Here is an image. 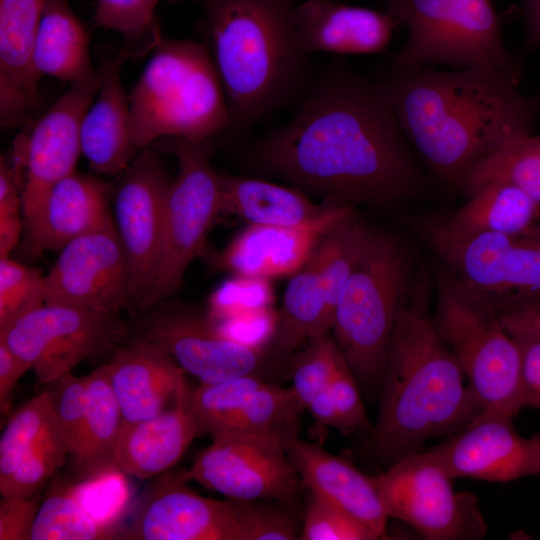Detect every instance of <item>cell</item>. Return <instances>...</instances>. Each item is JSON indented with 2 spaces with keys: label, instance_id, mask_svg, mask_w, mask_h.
<instances>
[{
  "label": "cell",
  "instance_id": "1",
  "mask_svg": "<svg viewBox=\"0 0 540 540\" xmlns=\"http://www.w3.org/2000/svg\"><path fill=\"white\" fill-rule=\"evenodd\" d=\"M408 142L378 83L334 63L295 116L260 138L250 157L261 170L325 200L384 207L423 187Z\"/></svg>",
  "mask_w": 540,
  "mask_h": 540
},
{
  "label": "cell",
  "instance_id": "2",
  "mask_svg": "<svg viewBox=\"0 0 540 540\" xmlns=\"http://www.w3.org/2000/svg\"><path fill=\"white\" fill-rule=\"evenodd\" d=\"M377 83L408 141L455 188L501 146L530 135L539 110L519 81L490 70L391 64Z\"/></svg>",
  "mask_w": 540,
  "mask_h": 540
},
{
  "label": "cell",
  "instance_id": "3",
  "mask_svg": "<svg viewBox=\"0 0 540 540\" xmlns=\"http://www.w3.org/2000/svg\"><path fill=\"white\" fill-rule=\"evenodd\" d=\"M425 294L421 289L402 305L380 382L370 432L375 457L387 467L419 452L431 438L454 434L483 410L437 333Z\"/></svg>",
  "mask_w": 540,
  "mask_h": 540
},
{
  "label": "cell",
  "instance_id": "4",
  "mask_svg": "<svg viewBox=\"0 0 540 540\" xmlns=\"http://www.w3.org/2000/svg\"><path fill=\"white\" fill-rule=\"evenodd\" d=\"M195 2L226 96L225 131H245L304 91L309 61L292 36L294 0Z\"/></svg>",
  "mask_w": 540,
  "mask_h": 540
},
{
  "label": "cell",
  "instance_id": "5",
  "mask_svg": "<svg viewBox=\"0 0 540 540\" xmlns=\"http://www.w3.org/2000/svg\"><path fill=\"white\" fill-rule=\"evenodd\" d=\"M138 150L166 137L209 140L228 126V106L204 43L162 39L128 94Z\"/></svg>",
  "mask_w": 540,
  "mask_h": 540
},
{
  "label": "cell",
  "instance_id": "6",
  "mask_svg": "<svg viewBox=\"0 0 540 540\" xmlns=\"http://www.w3.org/2000/svg\"><path fill=\"white\" fill-rule=\"evenodd\" d=\"M410 261L404 248L371 231L337 300L332 329L359 385L380 386L397 315L408 298Z\"/></svg>",
  "mask_w": 540,
  "mask_h": 540
},
{
  "label": "cell",
  "instance_id": "7",
  "mask_svg": "<svg viewBox=\"0 0 540 540\" xmlns=\"http://www.w3.org/2000/svg\"><path fill=\"white\" fill-rule=\"evenodd\" d=\"M432 320L483 409L514 418L525 407L521 357L499 313L444 269Z\"/></svg>",
  "mask_w": 540,
  "mask_h": 540
},
{
  "label": "cell",
  "instance_id": "8",
  "mask_svg": "<svg viewBox=\"0 0 540 540\" xmlns=\"http://www.w3.org/2000/svg\"><path fill=\"white\" fill-rule=\"evenodd\" d=\"M407 28L392 65H448L499 72L517 81L520 69L505 46L492 0H385Z\"/></svg>",
  "mask_w": 540,
  "mask_h": 540
},
{
  "label": "cell",
  "instance_id": "9",
  "mask_svg": "<svg viewBox=\"0 0 540 540\" xmlns=\"http://www.w3.org/2000/svg\"><path fill=\"white\" fill-rule=\"evenodd\" d=\"M152 145L175 156L178 172L168 193L154 280L138 310L166 301L179 289L213 222L223 213L221 174L211 164L209 140L166 137Z\"/></svg>",
  "mask_w": 540,
  "mask_h": 540
},
{
  "label": "cell",
  "instance_id": "10",
  "mask_svg": "<svg viewBox=\"0 0 540 540\" xmlns=\"http://www.w3.org/2000/svg\"><path fill=\"white\" fill-rule=\"evenodd\" d=\"M424 235L447 269L498 313L540 296V233L458 234L431 221Z\"/></svg>",
  "mask_w": 540,
  "mask_h": 540
},
{
  "label": "cell",
  "instance_id": "11",
  "mask_svg": "<svg viewBox=\"0 0 540 540\" xmlns=\"http://www.w3.org/2000/svg\"><path fill=\"white\" fill-rule=\"evenodd\" d=\"M126 335L116 313L47 303L0 329V341L43 385L113 349Z\"/></svg>",
  "mask_w": 540,
  "mask_h": 540
},
{
  "label": "cell",
  "instance_id": "12",
  "mask_svg": "<svg viewBox=\"0 0 540 540\" xmlns=\"http://www.w3.org/2000/svg\"><path fill=\"white\" fill-rule=\"evenodd\" d=\"M387 515L428 540H476L487 523L477 498L453 488L452 478L424 452L393 463L374 477Z\"/></svg>",
  "mask_w": 540,
  "mask_h": 540
},
{
  "label": "cell",
  "instance_id": "13",
  "mask_svg": "<svg viewBox=\"0 0 540 540\" xmlns=\"http://www.w3.org/2000/svg\"><path fill=\"white\" fill-rule=\"evenodd\" d=\"M99 85L98 71L89 79L72 83L15 138L10 164L21 186L24 227L50 190L75 171L82 153L81 123Z\"/></svg>",
  "mask_w": 540,
  "mask_h": 540
},
{
  "label": "cell",
  "instance_id": "14",
  "mask_svg": "<svg viewBox=\"0 0 540 540\" xmlns=\"http://www.w3.org/2000/svg\"><path fill=\"white\" fill-rule=\"evenodd\" d=\"M173 178L150 145L141 149L112 185L113 217L128 268L131 301L140 308L158 265Z\"/></svg>",
  "mask_w": 540,
  "mask_h": 540
},
{
  "label": "cell",
  "instance_id": "15",
  "mask_svg": "<svg viewBox=\"0 0 540 540\" xmlns=\"http://www.w3.org/2000/svg\"><path fill=\"white\" fill-rule=\"evenodd\" d=\"M139 311L135 338L161 346L202 384L257 374L264 364L262 348L226 336L196 310L161 302Z\"/></svg>",
  "mask_w": 540,
  "mask_h": 540
},
{
  "label": "cell",
  "instance_id": "16",
  "mask_svg": "<svg viewBox=\"0 0 540 540\" xmlns=\"http://www.w3.org/2000/svg\"><path fill=\"white\" fill-rule=\"evenodd\" d=\"M184 477L232 500L294 504L303 481L280 443L233 433L211 435Z\"/></svg>",
  "mask_w": 540,
  "mask_h": 540
},
{
  "label": "cell",
  "instance_id": "17",
  "mask_svg": "<svg viewBox=\"0 0 540 540\" xmlns=\"http://www.w3.org/2000/svg\"><path fill=\"white\" fill-rule=\"evenodd\" d=\"M45 303L116 313L133 306L125 253L116 229L65 245L44 276Z\"/></svg>",
  "mask_w": 540,
  "mask_h": 540
},
{
  "label": "cell",
  "instance_id": "18",
  "mask_svg": "<svg viewBox=\"0 0 540 540\" xmlns=\"http://www.w3.org/2000/svg\"><path fill=\"white\" fill-rule=\"evenodd\" d=\"M513 418L483 409L447 440L425 451L453 480L509 482L540 474V434L521 436Z\"/></svg>",
  "mask_w": 540,
  "mask_h": 540
},
{
  "label": "cell",
  "instance_id": "19",
  "mask_svg": "<svg viewBox=\"0 0 540 540\" xmlns=\"http://www.w3.org/2000/svg\"><path fill=\"white\" fill-rule=\"evenodd\" d=\"M183 472H165L144 496L120 539L244 540L228 499L206 498L191 489Z\"/></svg>",
  "mask_w": 540,
  "mask_h": 540
},
{
  "label": "cell",
  "instance_id": "20",
  "mask_svg": "<svg viewBox=\"0 0 540 540\" xmlns=\"http://www.w3.org/2000/svg\"><path fill=\"white\" fill-rule=\"evenodd\" d=\"M353 214L333 201L316 220L296 226L251 224L225 249L220 265L239 276L268 279L294 274L309 260L322 236Z\"/></svg>",
  "mask_w": 540,
  "mask_h": 540
},
{
  "label": "cell",
  "instance_id": "21",
  "mask_svg": "<svg viewBox=\"0 0 540 540\" xmlns=\"http://www.w3.org/2000/svg\"><path fill=\"white\" fill-rule=\"evenodd\" d=\"M112 185L94 175L74 171L48 193L25 225L33 253L61 250L78 237L115 228Z\"/></svg>",
  "mask_w": 540,
  "mask_h": 540
},
{
  "label": "cell",
  "instance_id": "22",
  "mask_svg": "<svg viewBox=\"0 0 540 540\" xmlns=\"http://www.w3.org/2000/svg\"><path fill=\"white\" fill-rule=\"evenodd\" d=\"M400 22L388 11L333 0H306L291 15L292 36L304 54H374L386 50Z\"/></svg>",
  "mask_w": 540,
  "mask_h": 540
},
{
  "label": "cell",
  "instance_id": "23",
  "mask_svg": "<svg viewBox=\"0 0 540 540\" xmlns=\"http://www.w3.org/2000/svg\"><path fill=\"white\" fill-rule=\"evenodd\" d=\"M44 0H0V125H26L39 106L34 64Z\"/></svg>",
  "mask_w": 540,
  "mask_h": 540
},
{
  "label": "cell",
  "instance_id": "24",
  "mask_svg": "<svg viewBox=\"0 0 540 540\" xmlns=\"http://www.w3.org/2000/svg\"><path fill=\"white\" fill-rule=\"evenodd\" d=\"M106 364L123 427L157 415L188 388L184 370L161 346L145 339L117 348Z\"/></svg>",
  "mask_w": 540,
  "mask_h": 540
},
{
  "label": "cell",
  "instance_id": "25",
  "mask_svg": "<svg viewBox=\"0 0 540 540\" xmlns=\"http://www.w3.org/2000/svg\"><path fill=\"white\" fill-rule=\"evenodd\" d=\"M288 456L311 494L337 507L363 525L374 537H382L389 516L374 477L348 460L299 436L286 446Z\"/></svg>",
  "mask_w": 540,
  "mask_h": 540
},
{
  "label": "cell",
  "instance_id": "26",
  "mask_svg": "<svg viewBox=\"0 0 540 540\" xmlns=\"http://www.w3.org/2000/svg\"><path fill=\"white\" fill-rule=\"evenodd\" d=\"M126 59L117 52L102 60L100 85L80 127L81 152L99 175L118 176L140 151L131 132L128 94L121 81Z\"/></svg>",
  "mask_w": 540,
  "mask_h": 540
},
{
  "label": "cell",
  "instance_id": "27",
  "mask_svg": "<svg viewBox=\"0 0 540 540\" xmlns=\"http://www.w3.org/2000/svg\"><path fill=\"white\" fill-rule=\"evenodd\" d=\"M187 388L157 415L122 428L114 467L123 474L149 479L169 471L201 432Z\"/></svg>",
  "mask_w": 540,
  "mask_h": 540
},
{
  "label": "cell",
  "instance_id": "28",
  "mask_svg": "<svg viewBox=\"0 0 540 540\" xmlns=\"http://www.w3.org/2000/svg\"><path fill=\"white\" fill-rule=\"evenodd\" d=\"M540 218V203L506 181L491 182L446 217L435 222L458 234H528Z\"/></svg>",
  "mask_w": 540,
  "mask_h": 540
},
{
  "label": "cell",
  "instance_id": "29",
  "mask_svg": "<svg viewBox=\"0 0 540 540\" xmlns=\"http://www.w3.org/2000/svg\"><path fill=\"white\" fill-rule=\"evenodd\" d=\"M88 375L87 410L77 450L70 456L76 482L116 470L115 453L123 415L110 383L107 364Z\"/></svg>",
  "mask_w": 540,
  "mask_h": 540
},
{
  "label": "cell",
  "instance_id": "30",
  "mask_svg": "<svg viewBox=\"0 0 540 540\" xmlns=\"http://www.w3.org/2000/svg\"><path fill=\"white\" fill-rule=\"evenodd\" d=\"M34 64L40 76L71 83L89 79L94 69L87 32L68 0H44L39 21Z\"/></svg>",
  "mask_w": 540,
  "mask_h": 540
},
{
  "label": "cell",
  "instance_id": "31",
  "mask_svg": "<svg viewBox=\"0 0 540 540\" xmlns=\"http://www.w3.org/2000/svg\"><path fill=\"white\" fill-rule=\"evenodd\" d=\"M223 213H234L255 225L296 226L319 218L332 200L321 205L299 190L240 176L221 174Z\"/></svg>",
  "mask_w": 540,
  "mask_h": 540
},
{
  "label": "cell",
  "instance_id": "32",
  "mask_svg": "<svg viewBox=\"0 0 540 540\" xmlns=\"http://www.w3.org/2000/svg\"><path fill=\"white\" fill-rule=\"evenodd\" d=\"M333 313L318 275L309 260L293 274L283 295L282 307L271 338V354L281 358L300 344L327 334Z\"/></svg>",
  "mask_w": 540,
  "mask_h": 540
},
{
  "label": "cell",
  "instance_id": "33",
  "mask_svg": "<svg viewBox=\"0 0 540 540\" xmlns=\"http://www.w3.org/2000/svg\"><path fill=\"white\" fill-rule=\"evenodd\" d=\"M303 410L291 387L283 388L265 381L243 400L222 429L213 434L251 436L280 443L286 448L298 436Z\"/></svg>",
  "mask_w": 540,
  "mask_h": 540
},
{
  "label": "cell",
  "instance_id": "34",
  "mask_svg": "<svg viewBox=\"0 0 540 540\" xmlns=\"http://www.w3.org/2000/svg\"><path fill=\"white\" fill-rule=\"evenodd\" d=\"M121 525L91 516L72 491V484L55 481L38 508L30 540L120 539Z\"/></svg>",
  "mask_w": 540,
  "mask_h": 540
},
{
  "label": "cell",
  "instance_id": "35",
  "mask_svg": "<svg viewBox=\"0 0 540 540\" xmlns=\"http://www.w3.org/2000/svg\"><path fill=\"white\" fill-rule=\"evenodd\" d=\"M58 435L63 434L47 388L7 419L0 438V484L10 478L25 458Z\"/></svg>",
  "mask_w": 540,
  "mask_h": 540
},
{
  "label": "cell",
  "instance_id": "36",
  "mask_svg": "<svg viewBox=\"0 0 540 540\" xmlns=\"http://www.w3.org/2000/svg\"><path fill=\"white\" fill-rule=\"evenodd\" d=\"M494 181L510 182L540 203V136L515 138L477 164L464 179L467 197Z\"/></svg>",
  "mask_w": 540,
  "mask_h": 540
},
{
  "label": "cell",
  "instance_id": "37",
  "mask_svg": "<svg viewBox=\"0 0 540 540\" xmlns=\"http://www.w3.org/2000/svg\"><path fill=\"white\" fill-rule=\"evenodd\" d=\"M160 0H98L94 14L97 26L116 31L122 44L118 52L137 59L153 51L162 39L155 10Z\"/></svg>",
  "mask_w": 540,
  "mask_h": 540
},
{
  "label": "cell",
  "instance_id": "38",
  "mask_svg": "<svg viewBox=\"0 0 540 540\" xmlns=\"http://www.w3.org/2000/svg\"><path fill=\"white\" fill-rule=\"evenodd\" d=\"M44 276L10 257L0 258V329L45 303Z\"/></svg>",
  "mask_w": 540,
  "mask_h": 540
},
{
  "label": "cell",
  "instance_id": "39",
  "mask_svg": "<svg viewBox=\"0 0 540 540\" xmlns=\"http://www.w3.org/2000/svg\"><path fill=\"white\" fill-rule=\"evenodd\" d=\"M307 343L291 373V388L304 409L316 395L329 387L344 359L334 339L327 334L312 338Z\"/></svg>",
  "mask_w": 540,
  "mask_h": 540
},
{
  "label": "cell",
  "instance_id": "40",
  "mask_svg": "<svg viewBox=\"0 0 540 540\" xmlns=\"http://www.w3.org/2000/svg\"><path fill=\"white\" fill-rule=\"evenodd\" d=\"M241 524L244 540H295L298 523L285 503L272 500H232Z\"/></svg>",
  "mask_w": 540,
  "mask_h": 540
},
{
  "label": "cell",
  "instance_id": "41",
  "mask_svg": "<svg viewBox=\"0 0 540 540\" xmlns=\"http://www.w3.org/2000/svg\"><path fill=\"white\" fill-rule=\"evenodd\" d=\"M88 375L69 372L48 388L58 425L69 449V457L80 443L87 410Z\"/></svg>",
  "mask_w": 540,
  "mask_h": 540
},
{
  "label": "cell",
  "instance_id": "42",
  "mask_svg": "<svg viewBox=\"0 0 540 540\" xmlns=\"http://www.w3.org/2000/svg\"><path fill=\"white\" fill-rule=\"evenodd\" d=\"M272 289L268 279L239 276L222 284L211 299L210 318L220 321L269 309Z\"/></svg>",
  "mask_w": 540,
  "mask_h": 540
},
{
  "label": "cell",
  "instance_id": "43",
  "mask_svg": "<svg viewBox=\"0 0 540 540\" xmlns=\"http://www.w3.org/2000/svg\"><path fill=\"white\" fill-rule=\"evenodd\" d=\"M302 540H374L375 537L352 517L311 494L307 504Z\"/></svg>",
  "mask_w": 540,
  "mask_h": 540
},
{
  "label": "cell",
  "instance_id": "44",
  "mask_svg": "<svg viewBox=\"0 0 540 540\" xmlns=\"http://www.w3.org/2000/svg\"><path fill=\"white\" fill-rule=\"evenodd\" d=\"M121 473L112 470L90 480L72 484V491L84 509L98 521L119 525L117 517L124 501Z\"/></svg>",
  "mask_w": 540,
  "mask_h": 540
},
{
  "label": "cell",
  "instance_id": "45",
  "mask_svg": "<svg viewBox=\"0 0 540 540\" xmlns=\"http://www.w3.org/2000/svg\"><path fill=\"white\" fill-rule=\"evenodd\" d=\"M359 383L343 359L329 390L338 413L340 430L372 429L359 391Z\"/></svg>",
  "mask_w": 540,
  "mask_h": 540
},
{
  "label": "cell",
  "instance_id": "46",
  "mask_svg": "<svg viewBox=\"0 0 540 540\" xmlns=\"http://www.w3.org/2000/svg\"><path fill=\"white\" fill-rule=\"evenodd\" d=\"M38 492L24 498L2 497L0 540H30L33 523L40 506Z\"/></svg>",
  "mask_w": 540,
  "mask_h": 540
},
{
  "label": "cell",
  "instance_id": "47",
  "mask_svg": "<svg viewBox=\"0 0 540 540\" xmlns=\"http://www.w3.org/2000/svg\"><path fill=\"white\" fill-rule=\"evenodd\" d=\"M24 216L21 193L9 190L0 194V258L9 257L17 245Z\"/></svg>",
  "mask_w": 540,
  "mask_h": 540
},
{
  "label": "cell",
  "instance_id": "48",
  "mask_svg": "<svg viewBox=\"0 0 540 540\" xmlns=\"http://www.w3.org/2000/svg\"><path fill=\"white\" fill-rule=\"evenodd\" d=\"M509 334H530L540 338V296L499 312Z\"/></svg>",
  "mask_w": 540,
  "mask_h": 540
},
{
  "label": "cell",
  "instance_id": "49",
  "mask_svg": "<svg viewBox=\"0 0 540 540\" xmlns=\"http://www.w3.org/2000/svg\"><path fill=\"white\" fill-rule=\"evenodd\" d=\"M29 368L0 341V410L8 419L12 412V397L20 378Z\"/></svg>",
  "mask_w": 540,
  "mask_h": 540
},
{
  "label": "cell",
  "instance_id": "50",
  "mask_svg": "<svg viewBox=\"0 0 540 540\" xmlns=\"http://www.w3.org/2000/svg\"><path fill=\"white\" fill-rule=\"evenodd\" d=\"M305 410L309 411L318 426L340 428L338 413L329 387L316 395Z\"/></svg>",
  "mask_w": 540,
  "mask_h": 540
},
{
  "label": "cell",
  "instance_id": "51",
  "mask_svg": "<svg viewBox=\"0 0 540 540\" xmlns=\"http://www.w3.org/2000/svg\"><path fill=\"white\" fill-rule=\"evenodd\" d=\"M525 12L527 43L540 46V0H521Z\"/></svg>",
  "mask_w": 540,
  "mask_h": 540
},
{
  "label": "cell",
  "instance_id": "52",
  "mask_svg": "<svg viewBox=\"0 0 540 540\" xmlns=\"http://www.w3.org/2000/svg\"><path fill=\"white\" fill-rule=\"evenodd\" d=\"M533 408L540 409V382L537 388L536 396L533 403Z\"/></svg>",
  "mask_w": 540,
  "mask_h": 540
},
{
  "label": "cell",
  "instance_id": "53",
  "mask_svg": "<svg viewBox=\"0 0 540 540\" xmlns=\"http://www.w3.org/2000/svg\"><path fill=\"white\" fill-rule=\"evenodd\" d=\"M531 233H540V218H539V221H538L536 227L533 229V231Z\"/></svg>",
  "mask_w": 540,
  "mask_h": 540
}]
</instances>
